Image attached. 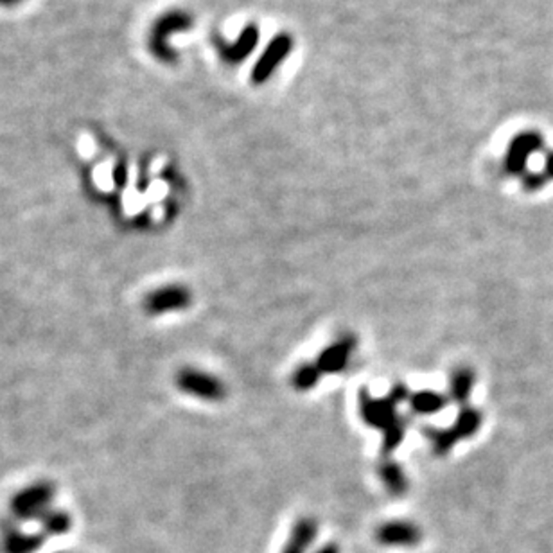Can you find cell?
Here are the masks:
<instances>
[{"label":"cell","mask_w":553,"mask_h":553,"mask_svg":"<svg viewBox=\"0 0 553 553\" xmlns=\"http://www.w3.org/2000/svg\"><path fill=\"white\" fill-rule=\"evenodd\" d=\"M195 25L193 16L187 11L182 9H171L156 18L153 27L149 29L147 36V47L149 53L162 64L175 65L176 60L180 58L178 53L173 49L169 38L175 33H184L189 31Z\"/></svg>","instance_id":"6da1fadb"},{"label":"cell","mask_w":553,"mask_h":553,"mask_svg":"<svg viewBox=\"0 0 553 553\" xmlns=\"http://www.w3.org/2000/svg\"><path fill=\"white\" fill-rule=\"evenodd\" d=\"M295 47V38L289 33H278L276 35L266 49L263 51V55L259 56L257 64L254 65L250 79L254 85H265L266 81L272 79V75L276 74V70L289 58V55L293 53Z\"/></svg>","instance_id":"7a4b0ae2"},{"label":"cell","mask_w":553,"mask_h":553,"mask_svg":"<svg viewBox=\"0 0 553 553\" xmlns=\"http://www.w3.org/2000/svg\"><path fill=\"white\" fill-rule=\"evenodd\" d=\"M259 38H261L259 27L256 24H248L246 27H243L236 42H226L221 40L219 36H214L212 44L219 60L228 67H236L241 65L257 49Z\"/></svg>","instance_id":"3957f363"},{"label":"cell","mask_w":553,"mask_h":553,"mask_svg":"<svg viewBox=\"0 0 553 553\" xmlns=\"http://www.w3.org/2000/svg\"><path fill=\"white\" fill-rule=\"evenodd\" d=\"M182 390L204 401H219L225 397V385L207 372L186 370L178 379Z\"/></svg>","instance_id":"277c9868"},{"label":"cell","mask_w":553,"mask_h":553,"mask_svg":"<svg viewBox=\"0 0 553 553\" xmlns=\"http://www.w3.org/2000/svg\"><path fill=\"white\" fill-rule=\"evenodd\" d=\"M354 350H356V340L352 337H344L322 350L317 367L320 368L322 374H340L348 367Z\"/></svg>","instance_id":"5b68a950"},{"label":"cell","mask_w":553,"mask_h":553,"mask_svg":"<svg viewBox=\"0 0 553 553\" xmlns=\"http://www.w3.org/2000/svg\"><path fill=\"white\" fill-rule=\"evenodd\" d=\"M191 297L187 293V289L184 287H166L162 291H158L156 295H153L151 298V309L156 313H167V311H175V309H182L189 304Z\"/></svg>","instance_id":"8992f818"},{"label":"cell","mask_w":553,"mask_h":553,"mask_svg":"<svg viewBox=\"0 0 553 553\" xmlns=\"http://www.w3.org/2000/svg\"><path fill=\"white\" fill-rule=\"evenodd\" d=\"M536 147V137L530 134H525L521 137L516 138L507 153L505 158V167L510 173H518L523 169L527 156L530 155V151Z\"/></svg>","instance_id":"52a82bcc"},{"label":"cell","mask_w":553,"mask_h":553,"mask_svg":"<svg viewBox=\"0 0 553 553\" xmlns=\"http://www.w3.org/2000/svg\"><path fill=\"white\" fill-rule=\"evenodd\" d=\"M412 410L418 415H433L446 408L447 399L435 392H418L410 399Z\"/></svg>","instance_id":"ba28073f"},{"label":"cell","mask_w":553,"mask_h":553,"mask_svg":"<svg viewBox=\"0 0 553 553\" xmlns=\"http://www.w3.org/2000/svg\"><path fill=\"white\" fill-rule=\"evenodd\" d=\"M475 387V374L469 368L455 370L451 377V399L457 403H466Z\"/></svg>","instance_id":"9c48e42d"},{"label":"cell","mask_w":553,"mask_h":553,"mask_svg":"<svg viewBox=\"0 0 553 553\" xmlns=\"http://www.w3.org/2000/svg\"><path fill=\"white\" fill-rule=\"evenodd\" d=\"M480 426H482V414L473 408H464L457 417V422L451 429L460 440V438H469L471 435H475L480 429Z\"/></svg>","instance_id":"30bf717a"},{"label":"cell","mask_w":553,"mask_h":553,"mask_svg":"<svg viewBox=\"0 0 553 553\" xmlns=\"http://www.w3.org/2000/svg\"><path fill=\"white\" fill-rule=\"evenodd\" d=\"M320 368L317 367V363H309V365H302L298 367L293 376H291V383L297 390H311L318 379H320Z\"/></svg>","instance_id":"8fae6325"},{"label":"cell","mask_w":553,"mask_h":553,"mask_svg":"<svg viewBox=\"0 0 553 553\" xmlns=\"http://www.w3.org/2000/svg\"><path fill=\"white\" fill-rule=\"evenodd\" d=\"M381 473H383V478L387 480V484L392 485V487H397L399 484H403V473L401 469L397 468V464H383L381 468Z\"/></svg>","instance_id":"7c38bea8"},{"label":"cell","mask_w":553,"mask_h":553,"mask_svg":"<svg viewBox=\"0 0 553 553\" xmlns=\"http://www.w3.org/2000/svg\"><path fill=\"white\" fill-rule=\"evenodd\" d=\"M18 2H22V0H0V5H2V7H13V5L18 4Z\"/></svg>","instance_id":"4fadbf2b"}]
</instances>
